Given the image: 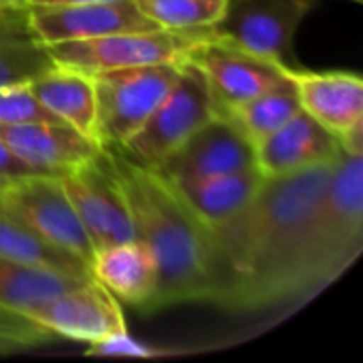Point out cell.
I'll list each match as a JSON object with an SVG mask.
<instances>
[{
    "label": "cell",
    "mask_w": 363,
    "mask_h": 363,
    "mask_svg": "<svg viewBox=\"0 0 363 363\" xmlns=\"http://www.w3.org/2000/svg\"><path fill=\"white\" fill-rule=\"evenodd\" d=\"M30 0H0V11L2 9H19V6H28Z\"/></svg>",
    "instance_id": "f546056e"
},
{
    "label": "cell",
    "mask_w": 363,
    "mask_h": 363,
    "mask_svg": "<svg viewBox=\"0 0 363 363\" xmlns=\"http://www.w3.org/2000/svg\"><path fill=\"white\" fill-rule=\"evenodd\" d=\"M85 277L45 270L0 257V306L28 315L38 304L85 283Z\"/></svg>",
    "instance_id": "44dd1931"
},
{
    "label": "cell",
    "mask_w": 363,
    "mask_h": 363,
    "mask_svg": "<svg viewBox=\"0 0 363 363\" xmlns=\"http://www.w3.org/2000/svg\"><path fill=\"white\" fill-rule=\"evenodd\" d=\"M300 106L330 130L345 151L363 153V79L349 70H300L287 66Z\"/></svg>",
    "instance_id": "8fae6325"
},
{
    "label": "cell",
    "mask_w": 363,
    "mask_h": 363,
    "mask_svg": "<svg viewBox=\"0 0 363 363\" xmlns=\"http://www.w3.org/2000/svg\"><path fill=\"white\" fill-rule=\"evenodd\" d=\"M166 181L170 183L183 206L202 225H215L240 213L257 196L264 177L257 172V168H247L202 179Z\"/></svg>",
    "instance_id": "ac0fdd59"
},
{
    "label": "cell",
    "mask_w": 363,
    "mask_h": 363,
    "mask_svg": "<svg viewBox=\"0 0 363 363\" xmlns=\"http://www.w3.org/2000/svg\"><path fill=\"white\" fill-rule=\"evenodd\" d=\"M57 336L32 317L0 306V355H15L53 342Z\"/></svg>",
    "instance_id": "d4e9b609"
},
{
    "label": "cell",
    "mask_w": 363,
    "mask_h": 363,
    "mask_svg": "<svg viewBox=\"0 0 363 363\" xmlns=\"http://www.w3.org/2000/svg\"><path fill=\"white\" fill-rule=\"evenodd\" d=\"M363 251V153L342 149L330 183L311 215L296 306L336 283Z\"/></svg>",
    "instance_id": "3957f363"
},
{
    "label": "cell",
    "mask_w": 363,
    "mask_h": 363,
    "mask_svg": "<svg viewBox=\"0 0 363 363\" xmlns=\"http://www.w3.org/2000/svg\"><path fill=\"white\" fill-rule=\"evenodd\" d=\"M0 208L17 217L49 245L79 257L87 266L96 247L85 232L62 174H23L0 187Z\"/></svg>",
    "instance_id": "52a82bcc"
},
{
    "label": "cell",
    "mask_w": 363,
    "mask_h": 363,
    "mask_svg": "<svg viewBox=\"0 0 363 363\" xmlns=\"http://www.w3.org/2000/svg\"><path fill=\"white\" fill-rule=\"evenodd\" d=\"M89 274L115 298L147 313L157 289V264L140 240L102 247L94 253Z\"/></svg>",
    "instance_id": "e0dca14e"
},
{
    "label": "cell",
    "mask_w": 363,
    "mask_h": 363,
    "mask_svg": "<svg viewBox=\"0 0 363 363\" xmlns=\"http://www.w3.org/2000/svg\"><path fill=\"white\" fill-rule=\"evenodd\" d=\"M300 111L302 106H300L296 87L289 81V83L270 87L257 94L255 98L242 102L230 113V117L242 130V134L255 145L268 134H272L277 128H281L285 121H289Z\"/></svg>",
    "instance_id": "603a6c76"
},
{
    "label": "cell",
    "mask_w": 363,
    "mask_h": 363,
    "mask_svg": "<svg viewBox=\"0 0 363 363\" xmlns=\"http://www.w3.org/2000/svg\"><path fill=\"white\" fill-rule=\"evenodd\" d=\"M0 140L19 162L47 174L70 172L102 151L94 136L64 121L0 125Z\"/></svg>",
    "instance_id": "9a60e30c"
},
{
    "label": "cell",
    "mask_w": 363,
    "mask_h": 363,
    "mask_svg": "<svg viewBox=\"0 0 363 363\" xmlns=\"http://www.w3.org/2000/svg\"><path fill=\"white\" fill-rule=\"evenodd\" d=\"M125 196L136 240L147 245L157 264V289L147 308L208 300V266L202 223L183 206L170 183L115 145H104Z\"/></svg>",
    "instance_id": "7a4b0ae2"
},
{
    "label": "cell",
    "mask_w": 363,
    "mask_h": 363,
    "mask_svg": "<svg viewBox=\"0 0 363 363\" xmlns=\"http://www.w3.org/2000/svg\"><path fill=\"white\" fill-rule=\"evenodd\" d=\"M187 60L202 70L219 115H230L257 94L289 83L285 62L255 55L215 34L200 43Z\"/></svg>",
    "instance_id": "ba28073f"
},
{
    "label": "cell",
    "mask_w": 363,
    "mask_h": 363,
    "mask_svg": "<svg viewBox=\"0 0 363 363\" xmlns=\"http://www.w3.org/2000/svg\"><path fill=\"white\" fill-rule=\"evenodd\" d=\"M62 185L96 251L136 238L125 196L104 145L91 162L64 172Z\"/></svg>",
    "instance_id": "9c48e42d"
},
{
    "label": "cell",
    "mask_w": 363,
    "mask_h": 363,
    "mask_svg": "<svg viewBox=\"0 0 363 363\" xmlns=\"http://www.w3.org/2000/svg\"><path fill=\"white\" fill-rule=\"evenodd\" d=\"M47 47L30 26L28 6L0 11V87L28 83L53 68Z\"/></svg>",
    "instance_id": "ffe728a7"
},
{
    "label": "cell",
    "mask_w": 363,
    "mask_h": 363,
    "mask_svg": "<svg viewBox=\"0 0 363 363\" xmlns=\"http://www.w3.org/2000/svg\"><path fill=\"white\" fill-rule=\"evenodd\" d=\"M0 257L26 266L91 279L89 266L85 262L49 245L4 208H0Z\"/></svg>",
    "instance_id": "7402d4cb"
},
{
    "label": "cell",
    "mask_w": 363,
    "mask_h": 363,
    "mask_svg": "<svg viewBox=\"0 0 363 363\" xmlns=\"http://www.w3.org/2000/svg\"><path fill=\"white\" fill-rule=\"evenodd\" d=\"M60 121L43 102L32 94L28 83H15L0 87V125Z\"/></svg>",
    "instance_id": "484cf974"
},
{
    "label": "cell",
    "mask_w": 363,
    "mask_h": 363,
    "mask_svg": "<svg viewBox=\"0 0 363 363\" xmlns=\"http://www.w3.org/2000/svg\"><path fill=\"white\" fill-rule=\"evenodd\" d=\"M215 115L219 113L202 70L194 62L183 60L174 85L119 149L136 162L157 168Z\"/></svg>",
    "instance_id": "8992f818"
},
{
    "label": "cell",
    "mask_w": 363,
    "mask_h": 363,
    "mask_svg": "<svg viewBox=\"0 0 363 363\" xmlns=\"http://www.w3.org/2000/svg\"><path fill=\"white\" fill-rule=\"evenodd\" d=\"M134 4L157 28L202 30L223 17L228 0H134Z\"/></svg>",
    "instance_id": "cb8c5ba5"
},
{
    "label": "cell",
    "mask_w": 363,
    "mask_h": 363,
    "mask_svg": "<svg viewBox=\"0 0 363 363\" xmlns=\"http://www.w3.org/2000/svg\"><path fill=\"white\" fill-rule=\"evenodd\" d=\"M89 357H136V359H149V357H160L162 351L134 340L128 332L113 334L108 338H102L98 342H91L89 349L85 351Z\"/></svg>",
    "instance_id": "4316f807"
},
{
    "label": "cell",
    "mask_w": 363,
    "mask_h": 363,
    "mask_svg": "<svg viewBox=\"0 0 363 363\" xmlns=\"http://www.w3.org/2000/svg\"><path fill=\"white\" fill-rule=\"evenodd\" d=\"M181 64L183 60L94 72L96 140L100 145H123L174 85Z\"/></svg>",
    "instance_id": "5b68a950"
},
{
    "label": "cell",
    "mask_w": 363,
    "mask_h": 363,
    "mask_svg": "<svg viewBox=\"0 0 363 363\" xmlns=\"http://www.w3.org/2000/svg\"><path fill=\"white\" fill-rule=\"evenodd\" d=\"M253 151L257 172L264 179H277L336 160L342 153V145L330 130L300 111L272 134L255 143Z\"/></svg>",
    "instance_id": "2e32d148"
},
{
    "label": "cell",
    "mask_w": 363,
    "mask_h": 363,
    "mask_svg": "<svg viewBox=\"0 0 363 363\" xmlns=\"http://www.w3.org/2000/svg\"><path fill=\"white\" fill-rule=\"evenodd\" d=\"M28 17L34 34L43 45L157 28L136 9L134 0H96L83 4H28Z\"/></svg>",
    "instance_id": "5bb4252c"
},
{
    "label": "cell",
    "mask_w": 363,
    "mask_h": 363,
    "mask_svg": "<svg viewBox=\"0 0 363 363\" xmlns=\"http://www.w3.org/2000/svg\"><path fill=\"white\" fill-rule=\"evenodd\" d=\"M349 2H355V4H362L363 0H349Z\"/></svg>",
    "instance_id": "4dcf8cb0"
},
{
    "label": "cell",
    "mask_w": 363,
    "mask_h": 363,
    "mask_svg": "<svg viewBox=\"0 0 363 363\" xmlns=\"http://www.w3.org/2000/svg\"><path fill=\"white\" fill-rule=\"evenodd\" d=\"M317 0H228L213 34L255 55L283 62Z\"/></svg>",
    "instance_id": "30bf717a"
},
{
    "label": "cell",
    "mask_w": 363,
    "mask_h": 363,
    "mask_svg": "<svg viewBox=\"0 0 363 363\" xmlns=\"http://www.w3.org/2000/svg\"><path fill=\"white\" fill-rule=\"evenodd\" d=\"M211 36H213V28H202V30L149 28V30L106 34L85 40H64L45 47L53 64L94 74L115 68L181 62L187 60V55Z\"/></svg>",
    "instance_id": "277c9868"
},
{
    "label": "cell",
    "mask_w": 363,
    "mask_h": 363,
    "mask_svg": "<svg viewBox=\"0 0 363 363\" xmlns=\"http://www.w3.org/2000/svg\"><path fill=\"white\" fill-rule=\"evenodd\" d=\"M36 323L57 338L98 342L113 334L128 332L117 298L94 279L38 304L28 313Z\"/></svg>",
    "instance_id": "4fadbf2b"
},
{
    "label": "cell",
    "mask_w": 363,
    "mask_h": 363,
    "mask_svg": "<svg viewBox=\"0 0 363 363\" xmlns=\"http://www.w3.org/2000/svg\"><path fill=\"white\" fill-rule=\"evenodd\" d=\"M23 174H38V170L19 162L0 140V187L17 177H23ZM40 174H47V172H40Z\"/></svg>",
    "instance_id": "83f0119b"
},
{
    "label": "cell",
    "mask_w": 363,
    "mask_h": 363,
    "mask_svg": "<svg viewBox=\"0 0 363 363\" xmlns=\"http://www.w3.org/2000/svg\"><path fill=\"white\" fill-rule=\"evenodd\" d=\"M28 85L43 106L49 108V113H53L60 121L94 136L96 89L91 74L55 64L28 81Z\"/></svg>",
    "instance_id": "d6986e66"
},
{
    "label": "cell",
    "mask_w": 363,
    "mask_h": 363,
    "mask_svg": "<svg viewBox=\"0 0 363 363\" xmlns=\"http://www.w3.org/2000/svg\"><path fill=\"white\" fill-rule=\"evenodd\" d=\"M83 2H96V0H30V4H83Z\"/></svg>",
    "instance_id": "f1b7e54d"
},
{
    "label": "cell",
    "mask_w": 363,
    "mask_h": 363,
    "mask_svg": "<svg viewBox=\"0 0 363 363\" xmlns=\"http://www.w3.org/2000/svg\"><path fill=\"white\" fill-rule=\"evenodd\" d=\"M338 157L287 177L264 179L257 196L240 213L202 225L208 304L230 315L298 308L296 287L308 221Z\"/></svg>",
    "instance_id": "6da1fadb"
},
{
    "label": "cell",
    "mask_w": 363,
    "mask_h": 363,
    "mask_svg": "<svg viewBox=\"0 0 363 363\" xmlns=\"http://www.w3.org/2000/svg\"><path fill=\"white\" fill-rule=\"evenodd\" d=\"M255 168L253 143L230 115H215L155 170L170 181L202 179Z\"/></svg>",
    "instance_id": "7c38bea8"
}]
</instances>
